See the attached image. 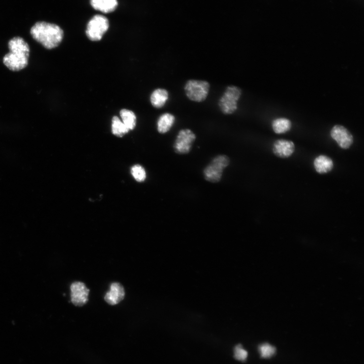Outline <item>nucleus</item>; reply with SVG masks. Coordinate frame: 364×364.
Instances as JSON below:
<instances>
[{
    "label": "nucleus",
    "instance_id": "nucleus-1",
    "mask_svg": "<svg viewBox=\"0 0 364 364\" xmlns=\"http://www.w3.org/2000/svg\"><path fill=\"white\" fill-rule=\"evenodd\" d=\"M9 53L3 58V63L10 70L19 72L26 68L28 63L30 48L20 37L11 39L8 43Z\"/></svg>",
    "mask_w": 364,
    "mask_h": 364
},
{
    "label": "nucleus",
    "instance_id": "nucleus-2",
    "mask_svg": "<svg viewBox=\"0 0 364 364\" xmlns=\"http://www.w3.org/2000/svg\"><path fill=\"white\" fill-rule=\"evenodd\" d=\"M30 33L34 40L47 49L58 47L64 36L63 31L60 27L45 22H39L34 24Z\"/></svg>",
    "mask_w": 364,
    "mask_h": 364
},
{
    "label": "nucleus",
    "instance_id": "nucleus-3",
    "mask_svg": "<svg viewBox=\"0 0 364 364\" xmlns=\"http://www.w3.org/2000/svg\"><path fill=\"white\" fill-rule=\"evenodd\" d=\"M242 91L238 86L231 85L227 86L218 102L221 112L225 115H231L238 110V101Z\"/></svg>",
    "mask_w": 364,
    "mask_h": 364
},
{
    "label": "nucleus",
    "instance_id": "nucleus-4",
    "mask_svg": "<svg viewBox=\"0 0 364 364\" xmlns=\"http://www.w3.org/2000/svg\"><path fill=\"white\" fill-rule=\"evenodd\" d=\"M211 85L206 81L189 80L184 85V91L187 98L196 102H202L209 96Z\"/></svg>",
    "mask_w": 364,
    "mask_h": 364
},
{
    "label": "nucleus",
    "instance_id": "nucleus-5",
    "mask_svg": "<svg viewBox=\"0 0 364 364\" xmlns=\"http://www.w3.org/2000/svg\"><path fill=\"white\" fill-rule=\"evenodd\" d=\"M230 159L226 155H220L215 157L204 169L206 180L212 183H218L222 178L224 170L230 164Z\"/></svg>",
    "mask_w": 364,
    "mask_h": 364
},
{
    "label": "nucleus",
    "instance_id": "nucleus-6",
    "mask_svg": "<svg viewBox=\"0 0 364 364\" xmlns=\"http://www.w3.org/2000/svg\"><path fill=\"white\" fill-rule=\"evenodd\" d=\"M109 28V22L106 17L96 15L88 24L86 34L92 41H100Z\"/></svg>",
    "mask_w": 364,
    "mask_h": 364
},
{
    "label": "nucleus",
    "instance_id": "nucleus-7",
    "mask_svg": "<svg viewBox=\"0 0 364 364\" xmlns=\"http://www.w3.org/2000/svg\"><path fill=\"white\" fill-rule=\"evenodd\" d=\"M196 138V135L192 130L181 129L178 133L174 144L175 151L180 154L188 153Z\"/></svg>",
    "mask_w": 364,
    "mask_h": 364
},
{
    "label": "nucleus",
    "instance_id": "nucleus-8",
    "mask_svg": "<svg viewBox=\"0 0 364 364\" xmlns=\"http://www.w3.org/2000/svg\"><path fill=\"white\" fill-rule=\"evenodd\" d=\"M331 136L342 149H349L354 143V137L352 133L341 125H335L331 131Z\"/></svg>",
    "mask_w": 364,
    "mask_h": 364
},
{
    "label": "nucleus",
    "instance_id": "nucleus-9",
    "mask_svg": "<svg viewBox=\"0 0 364 364\" xmlns=\"http://www.w3.org/2000/svg\"><path fill=\"white\" fill-rule=\"evenodd\" d=\"M71 301L75 306L82 307L87 303L90 290L84 283L79 281L75 282L71 286Z\"/></svg>",
    "mask_w": 364,
    "mask_h": 364
},
{
    "label": "nucleus",
    "instance_id": "nucleus-10",
    "mask_svg": "<svg viewBox=\"0 0 364 364\" xmlns=\"http://www.w3.org/2000/svg\"><path fill=\"white\" fill-rule=\"evenodd\" d=\"M272 150L274 154L277 157L281 159H287L290 158L295 152L296 146L295 144L291 141L279 140L274 142Z\"/></svg>",
    "mask_w": 364,
    "mask_h": 364
},
{
    "label": "nucleus",
    "instance_id": "nucleus-11",
    "mask_svg": "<svg viewBox=\"0 0 364 364\" xmlns=\"http://www.w3.org/2000/svg\"><path fill=\"white\" fill-rule=\"evenodd\" d=\"M125 297V290L118 282L112 283L110 290L106 293L105 300L110 305L114 306L122 301Z\"/></svg>",
    "mask_w": 364,
    "mask_h": 364
},
{
    "label": "nucleus",
    "instance_id": "nucleus-12",
    "mask_svg": "<svg viewBox=\"0 0 364 364\" xmlns=\"http://www.w3.org/2000/svg\"><path fill=\"white\" fill-rule=\"evenodd\" d=\"M313 164L315 170L321 175L331 172L334 168L333 160L325 155H319L315 159Z\"/></svg>",
    "mask_w": 364,
    "mask_h": 364
},
{
    "label": "nucleus",
    "instance_id": "nucleus-13",
    "mask_svg": "<svg viewBox=\"0 0 364 364\" xmlns=\"http://www.w3.org/2000/svg\"><path fill=\"white\" fill-rule=\"evenodd\" d=\"M176 117L170 113H165L162 114L158 120L157 127L159 132L161 134L168 133L175 124Z\"/></svg>",
    "mask_w": 364,
    "mask_h": 364
},
{
    "label": "nucleus",
    "instance_id": "nucleus-14",
    "mask_svg": "<svg viewBox=\"0 0 364 364\" xmlns=\"http://www.w3.org/2000/svg\"><path fill=\"white\" fill-rule=\"evenodd\" d=\"M169 98L168 91L164 89H157L153 91L150 97L152 106L156 109L164 107Z\"/></svg>",
    "mask_w": 364,
    "mask_h": 364
},
{
    "label": "nucleus",
    "instance_id": "nucleus-15",
    "mask_svg": "<svg viewBox=\"0 0 364 364\" xmlns=\"http://www.w3.org/2000/svg\"><path fill=\"white\" fill-rule=\"evenodd\" d=\"M91 4L97 10L110 13L115 10L118 3L117 0H91Z\"/></svg>",
    "mask_w": 364,
    "mask_h": 364
},
{
    "label": "nucleus",
    "instance_id": "nucleus-16",
    "mask_svg": "<svg viewBox=\"0 0 364 364\" xmlns=\"http://www.w3.org/2000/svg\"><path fill=\"white\" fill-rule=\"evenodd\" d=\"M292 128L291 121L286 118L275 119L272 123L274 132L277 134H284L289 132Z\"/></svg>",
    "mask_w": 364,
    "mask_h": 364
},
{
    "label": "nucleus",
    "instance_id": "nucleus-17",
    "mask_svg": "<svg viewBox=\"0 0 364 364\" xmlns=\"http://www.w3.org/2000/svg\"><path fill=\"white\" fill-rule=\"evenodd\" d=\"M123 123L129 130H133L136 125V116L135 113L128 110H123L120 112Z\"/></svg>",
    "mask_w": 364,
    "mask_h": 364
},
{
    "label": "nucleus",
    "instance_id": "nucleus-18",
    "mask_svg": "<svg viewBox=\"0 0 364 364\" xmlns=\"http://www.w3.org/2000/svg\"><path fill=\"white\" fill-rule=\"evenodd\" d=\"M130 130L117 116H114L112 120V132L116 136L121 137L129 132Z\"/></svg>",
    "mask_w": 364,
    "mask_h": 364
},
{
    "label": "nucleus",
    "instance_id": "nucleus-19",
    "mask_svg": "<svg viewBox=\"0 0 364 364\" xmlns=\"http://www.w3.org/2000/svg\"><path fill=\"white\" fill-rule=\"evenodd\" d=\"M132 175L135 179L139 182L145 181L146 178V173L142 167L140 165L133 166L131 168Z\"/></svg>",
    "mask_w": 364,
    "mask_h": 364
},
{
    "label": "nucleus",
    "instance_id": "nucleus-20",
    "mask_svg": "<svg viewBox=\"0 0 364 364\" xmlns=\"http://www.w3.org/2000/svg\"><path fill=\"white\" fill-rule=\"evenodd\" d=\"M259 352L263 358H269L276 352V349L269 343H264L259 346Z\"/></svg>",
    "mask_w": 364,
    "mask_h": 364
},
{
    "label": "nucleus",
    "instance_id": "nucleus-21",
    "mask_svg": "<svg viewBox=\"0 0 364 364\" xmlns=\"http://www.w3.org/2000/svg\"><path fill=\"white\" fill-rule=\"evenodd\" d=\"M248 357V352L243 348L242 345L238 344L234 349V358L236 360L245 362Z\"/></svg>",
    "mask_w": 364,
    "mask_h": 364
}]
</instances>
